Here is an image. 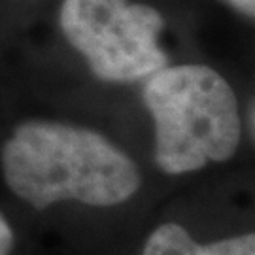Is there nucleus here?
<instances>
[{
  "mask_svg": "<svg viewBox=\"0 0 255 255\" xmlns=\"http://www.w3.org/2000/svg\"><path fill=\"white\" fill-rule=\"evenodd\" d=\"M142 255H255V233L197 244L183 227L164 223L149 235Z\"/></svg>",
  "mask_w": 255,
  "mask_h": 255,
  "instance_id": "obj_4",
  "label": "nucleus"
},
{
  "mask_svg": "<svg viewBox=\"0 0 255 255\" xmlns=\"http://www.w3.org/2000/svg\"><path fill=\"white\" fill-rule=\"evenodd\" d=\"M233 8H237L238 11L246 13L250 17H255V0H225Z\"/></svg>",
  "mask_w": 255,
  "mask_h": 255,
  "instance_id": "obj_6",
  "label": "nucleus"
},
{
  "mask_svg": "<svg viewBox=\"0 0 255 255\" xmlns=\"http://www.w3.org/2000/svg\"><path fill=\"white\" fill-rule=\"evenodd\" d=\"M11 246H13V231L4 218V214L0 212V255H8Z\"/></svg>",
  "mask_w": 255,
  "mask_h": 255,
  "instance_id": "obj_5",
  "label": "nucleus"
},
{
  "mask_svg": "<svg viewBox=\"0 0 255 255\" xmlns=\"http://www.w3.org/2000/svg\"><path fill=\"white\" fill-rule=\"evenodd\" d=\"M155 123V161L166 174H185L208 161L231 159L240 142L237 97L204 64L164 66L144 85Z\"/></svg>",
  "mask_w": 255,
  "mask_h": 255,
  "instance_id": "obj_2",
  "label": "nucleus"
},
{
  "mask_svg": "<svg viewBox=\"0 0 255 255\" xmlns=\"http://www.w3.org/2000/svg\"><path fill=\"white\" fill-rule=\"evenodd\" d=\"M66 40L104 82L128 83L166 66L157 38L164 27L155 8L130 0H63Z\"/></svg>",
  "mask_w": 255,
  "mask_h": 255,
  "instance_id": "obj_3",
  "label": "nucleus"
},
{
  "mask_svg": "<svg viewBox=\"0 0 255 255\" xmlns=\"http://www.w3.org/2000/svg\"><path fill=\"white\" fill-rule=\"evenodd\" d=\"M2 170L19 199L46 208L57 201L114 206L140 187V172L108 138L59 121H27L4 146Z\"/></svg>",
  "mask_w": 255,
  "mask_h": 255,
  "instance_id": "obj_1",
  "label": "nucleus"
}]
</instances>
